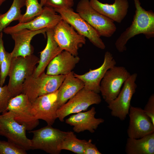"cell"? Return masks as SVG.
<instances>
[{
	"label": "cell",
	"mask_w": 154,
	"mask_h": 154,
	"mask_svg": "<svg viewBox=\"0 0 154 154\" xmlns=\"http://www.w3.org/2000/svg\"><path fill=\"white\" fill-rule=\"evenodd\" d=\"M133 1L136 10L132 23L121 34L115 43L116 48L119 52L126 51L127 42L137 35L143 34L148 39L154 37V12L143 8L140 0Z\"/></svg>",
	"instance_id": "1"
},
{
	"label": "cell",
	"mask_w": 154,
	"mask_h": 154,
	"mask_svg": "<svg viewBox=\"0 0 154 154\" xmlns=\"http://www.w3.org/2000/svg\"><path fill=\"white\" fill-rule=\"evenodd\" d=\"M39 58L33 54L25 57H13L8 76V89L12 96L22 93L25 79L33 74Z\"/></svg>",
	"instance_id": "2"
},
{
	"label": "cell",
	"mask_w": 154,
	"mask_h": 154,
	"mask_svg": "<svg viewBox=\"0 0 154 154\" xmlns=\"http://www.w3.org/2000/svg\"><path fill=\"white\" fill-rule=\"evenodd\" d=\"M66 75H51L44 72L37 77L32 75L25 80L22 93L26 95L32 102L39 96L58 90Z\"/></svg>",
	"instance_id": "3"
},
{
	"label": "cell",
	"mask_w": 154,
	"mask_h": 154,
	"mask_svg": "<svg viewBox=\"0 0 154 154\" xmlns=\"http://www.w3.org/2000/svg\"><path fill=\"white\" fill-rule=\"evenodd\" d=\"M76 11L101 37L110 38L116 31L114 21L94 9L89 0H80L76 6Z\"/></svg>",
	"instance_id": "4"
},
{
	"label": "cell",
	"mask_w": 154,
	"mask_h": 154,
	"mask_svg": "<svg viewBox=\"0 0 154 154\" xmlns=\"http://www.w3.org/2000/svg\"><path fill=\"white\" fill-rule=\"evenodd\" d=\"M33 136L31 141V149H40L50 154H59V144L69 131H62L47 125L40 129L30 131Z\"/></svg>",
	"instance_id": "5"
},
{
	"label": "cell",
	"mask_w": 154,
	"mask_h": 154,
	"mask_svg": "<svg viewBox=\"0 0 154 154\" xmlns=\"http://www.w3.org/2000/svg\"><path fill=\"white\" fill-rule=\"evenodd\" d=\"M130 75L122 66H115L106 71L101 81L100 90L108 104L117 97L123 85Z\"/></svg>",
	"instance_id": "6"
},
{
	"label": "cell",
	"mask_w": 154,
	"mask_h": 154,
	"mask_svg": "<svg viewBox=\"0 0 154 154\" xmlns=\"http://www.w3.org/2000/svg\"><path fill=\"white\" fill-rule=\"evenodd\" d=\"M26 130L24 125L15 120L12 112L7 111L0 115V135L27 151L31 149V141L27 137Z\"/></svg>",
	"instance_id": "7"
},
{
	"label": "cell",
	"mask_w": 154,
	"mask_h": 154,
	"mask_svg": "<svg viewBox=\"0 0 154 154\" xmlns=\"http://www.w3.org/2000/svg\"><path fill=\"white\" fill-rule=\"evenodd\" d=\"M53 30L54 38L60 48L74 56H78L79 49L86 44V38L63 19Z\"/></svg>",
	"instance_id": "8"
},
{
	"label": "cell",
	"mask_w": 154,
	"mask_h": 154,
	"mask_svg": "<svg viewBox=\"0 0 154 154\" xmlns=\"http://www.w3.org/2000/svg\"><path fill=\"white\" fill-rule=\"evenodd\" d=\"M54 10L79 34L87 38L97 47L102 50L105 48V45L97 32L72 8Z\"/></svg>",
	"instance_id": "9"
},
{
	"label": "cell",
	"mask_w": 154,
	"mask_h": 154,
	"mask_svg": "<svg viewBox=\"0 0 154 154\" xmlns=\"http://www.w3.org/2000/svg\"><path fill=\"white\" fill-rule=\"evenodd\" d=\"M101 101L98 93L84 88L58 108L57 118L60 121H64L68 116L85 110L92 105L100 104Z\"/></svg>",
	"instance_id": "10"
},
{
	"label": "cell",
	"mask_w": 154,
	"mask_h": 154,
	"mask_svg": "<svg viewBox=\"0 0 154 154\" xmlns=\"http://www.w3.org/2000/svg\"><path fill=\"white\" fill-rule=\"evenodd\" d=\"M137 76L136 73L131 74L124 83L117 97L108 104V107L111 110L112 116L122 121L126 118L129 114L132 98L137 87L135 83Z\"/></svg>",
	"instance_id": "11"
},
{
	"label": "cell",
	"mask_w": 154,
	"mask_h": 154,
	"mask_svg": "<svg viewBox=\"0 0 154 154\" xmlns=\"http://www.w3.org/2000/svg\"><path fill=\"white\" fill-rule=\"evenodd\" d=\"M62 20L61 16L57 14L54 9L44 6L42 13L33 19L26 23H19L15 25L7 27L3 31L10 35L23 29L33 31L45 28L53 29Z\"/></svg>",
	"instance_id": "12"
},
{
	"label": "cell",
	"mask_w": 154,
	"mask_h": 154,
	"mask_svg": "<svg viewBox=\"0 0 154 154\" xmlns=\"http://www.w3.org/2000/svg\"><path fill=\"white\" fill-rule=\"evenodd\" d=\"M7 111L13 113L15 120L24 125L27 130L31 131L39 124L31 112V102L25 94L21 93L12 97L10 100Z\"/></svg>",
	"instance_id": "13"
},
{
	"label": "cell",
	"mask_w": 154,
	"mask_h": 154,
	"mask_svg": "<svg viewBox=\"0 0 154 154\" xmlns=\"http://www.w3.org/2000/svg\"><path fill=\"white\" fill-rule=\"evenodd\" d=\"M58 99V90L37 98L31 102V112L35 118L52 125L57 118Z\"/></svg>",
	"instance_id": "14"
},
{
	"label": "cell",
	"mask_w": 154,
	"mask_h": 154,
	"mask_svg": "<svg viewBox=\"0 0 154 154\" xmlns=\"http://www.w3.org/2000/svg\"><path fill=\"white\" fill-rule=\"evenodd\" d=\"M128 114V137L139 139L154 133V125L143 109L131 106Z\"/></svg>",
	"instance_id": "15"
},
{
	"label": "cell",
	"mask_w": 154,
	"mask_h": 154,
	"mask_svg": "<svg viewBox=\"0 0 154 154\" xmlns=\"http://www.w3.org/2000/svg\"><path fill=\"white\" fill-rule=\"evenodd\" d=\"M116 64L112 54L107 51L104 54V62L100 67L93 70L90 69L89 72L83 74L74 73V75L83 82L84 89L99 94L100 92V83L106 72Z\"/></svg>",
	"instance_id": "16"
},
{
	"label": "cell",
	"mask_w": 154,
	"mask_h": 154,
	"mask_svg": "<svg viewBox=\"0 0 154 154\" xmlns=\"http://www.w3.org/2000/svg\"><path fill=\"white\" fill-rule=\"evenodd\" d=\"M96 113L95 108L93 107L86 112L72 115L65 120V123L73 126V130L76 133L88 130L93 133L99 125L104 121L102 118H96Z\"/></svg>",
	"instance_id": "17"
},
{
	"label": "cell",
	"mask_w": 154,
	"mask_h": 154,
	"mask_svg": "<svg viewBox=\"0 0 154 154\" xmlns=\"http://www.w3.org/2000/svg\"><path fill=\"white\" fill-rule=\"evenodd\" d=\"M48 29L45 28L36 31L23 29L11 34L15 42V45L11 52L13 57H25L33 54V48L31 42L36 35L44 34Z\"/></svg>",
	"instance_id": "18"
},
{
	"label": "cell",
	"mask_w": 154,
	"mask_h": 154,
	"mask_svg": "<svg viewBox=\"0 0 154 154\" xmlns=\"http://www.w3.org/2000/svg\"><path fill=\"white\" fill-rule=\"evenodd\" d=\"M92 7L97 11L114 22L121 23L127 15L129 8L127 0H114L112 4L103 3L98 0H89Z\"/></svg>",
	"instance_id": "19"
},
{
	"label": "cell",
	"mask_w": 154,
	"mask_h": 154,
	"mask_svg": "<svg viewBox=\"0 0 154 154\" xmlns=\"http://www.w3.org/2000/svg\"><path fill=\"white\" fill-rule=\"evenodd\" d=\"M80 60L78 56L63 50L49 63L46 74L51 75H66L72 71Z\"/></svg>",
	"instance_id": "20"
},
{
	"label": "cell",
	"mask_w": 154,
	"mask_h": 154,
	"mask_svg": "<svg viewBox=\"0 0 154 154\" xmlns=\"http://www.w3.org/2000/svg\"><path fill=\"white\" fill-rule=\"evenodd\" d=\"M46 33L47 37L46 44L44 50L40 52L38 64L32 74L35 77L39 76L44 72L50 62L63 51L54 38L53 29H48Z\"/></svg>",
	"instance_id": "21"
},
{
	"label": "cell",
	"mask_w": 154,
	"mask_h": 154,
	"mask_svg": "<svg viewBox=\"0 0 154 154\" xmlns=\"http://www.w3.org/2000/svg\"><path fill=\"white\" fill-rule=\"evenodd\" d=\"M74 73V72L72 71L66 75L63 81L58 90V108L84 87L83 82L75 77Z\"/></svg>",
	"instance_id": "22"
},
{
	"label": "cell",
	"mask_w": 154,
	"mask_h": 154,
	"mask_svg": "<svg viewBox=\"0 0 154 154\" xmlns=\"http://www.w3.org/2000/svg\"><path fill=\"white\" fill-rule=\"evenodd\" d=\"M125 151L127 154H154V133L139 139L128 137Z\"/></svg>",
	"instance_id": "23"
},
{
	"label": "cell",
	"mask_w": 154,
	"mask_h": 154,
	"mask_svg": "<svg viewBox=\"0 0 154 154\" xmlns=\"http://www.w3.org/2000/svg\"><path fill=\"white\" fill-rule=\"evenodd\" d=\"M26 0H13L9 10L5 13L0 14V33L12 21H19L23 14L21 9L25 5Z\"/></svg>",
	"instance_id": "24"
},
{
	"label": "cell",
	"mask_w": 154,
	"mask_h": 154,
	"mask_svg": "<svg viewBox=\"0 0 154 154\" xmlns=\"http://www.w3.org/2000/svg\"><path fill=\"white\" fill-rule=\"evenodd\" d=\"M86 141L77 138L73 132L70 131L62 141L58 147L62 150L70 151L77 154H83L84 145Z\"/></svg>",
	"instance_id": "25"
},
{
	"label": "cell",
	"mask_w": 154,
	"mask_h": 154,
	"mask_svg": "<svg viewBox=\"0 0 154 154\" xmlns=\"http://www.w3.org/2000/svg\"><path fill=\"white\" fill-rule=\"evenodd\" d=\"M26 9L25 13L19 21V23L29 22L40 15L42 12L43 7L38 0H26Z\"/></svg>",
	"instance_id": "26"
},
{
	"label": "cell",
	"mask_w": 154,
	"mask_h": 154,
	"mask_svg": "<svg viewBox=\"0 0 154 154\" xmlns=\"http://www.w3.org/2000/svg\"><path fill=\"white\" fill-rule=\"evenodd\" d=\"M26 151L21 146L8 141L0 140V154H26Z\"/></svg>",
	"instance_id": "27"
},
{
	"label": "cell",
	"mask_w": 154,
	"mask_h": 154,
	"mask_svg": "<svg viewBox=\"0 0 154 154\" xmlns=\"http://www.w3.org/2000/svg\"><path fill=\"white\" fill-rule=\"evenodd\" d=\"M13 58L11 52H7L5 57L0 65V86H3L8 75Z\"/></svg>",
	"instance_id": "28"
},
{
	"label": "cell",
	"mask_w": 154,
	"mask_h": 154,
	"mask_svg": "<svg viewBox=\"0 0 154 154\" xmlns=\"http://www.w3.org/2000/svg\"><path fill=\"white\" fill-rule=\"evenodd\" d=\"M7 86H0V113L7 111V107L10 100L12 98Z\"/></svg>",
	"instance_id": "29"
},
{
	"label": "cell",
	"mask_w": 154,
	"mask_h": 154,
	"mask_svg": "<svg viewBox=\"0 0 154 154\" xmlns=\"http://www.w3.org/2000/svg\"><path fill=\"white\" fill-rule=\"evenodd\" d=\"M74 5L71 0H46L44 6L54 9L72 8Z\"/></svg>",
	"instance_id": "30"
},
{
	"label": "cell",
	"mask_w": 154,
	"mask_h": 154,
	"mask_svg": "<svg viewBox=\"0 0 154 154\" xmlns=\"http://www.w3.org/2000/svg\"><path fill=\"white\" fill-rule=\"evenodd\" d=\"M143 110L149 117L154 125V94H152L149 97Z\"/></svg>",
	"instance_id": "31"
},
{
	"label": "cell",
	"mask_w": 154,
	"mask_h": 154,
	"mask_svg": "<svg viewBox=\"0 0 154 154\" xmlns=\"http://www.w3.org/2000/svg\"><path fill=\"white\" fill-rule=\"evenodd\" d=\"M96 145L92 143L91 139L86 142L84 148L83 154H101Z\"/></svg>",
	"instance_id": "32"
},
{
	"label": "cell",
	"mask_w": 154,
	"mask_h": 154,
	"mask_svg": "<svg viewBox=\"0 0 154 154\" xmlns=\"http://www.w3.org/2000/svg\"><path fill=\"white\" fill-rule=\"evenodd\" d=\"M6 52L4 47L3 39V33L1 32L0 33V65L4 59Z\"/></svg>",
	"instance_id": "33"
},
{
	"label": "cell",
	"mask_w": 154,
	"mask_h": 154,
	"mask_svg": "<svg viewBox=\"0 0 154 154\" xmlns=\"http://www.w3.org/2000/svg\"><path fill=\"white\" fill-rule=\"evenodd\" d=\"M46 0H40V3L42 7H44Z\"/></svg>",
	"instance_id": "34"
},
{
	"label": "cell",
	"mask_w": 154,
	"mask_h": 154,
	"mask_svg": "<svg viewBox=\"0 0 154 154\" xmlns=\"http://www.w3.org/2000/svg\"><path fill=\"white\" fill-rule=\"evenodd\" d=\"M6 1V0H0V6Z\"/></svg>",
	"instance_id": "35"
},
{
	"label": "cell",
	"mask_w": 154,
	"mask_h": 154,
	"mask_svg": "<svg viewBox=\"0 0 154 154\" xmlns=\"http://www.w3.org/2000/svg\"><path fill=\"white\" fill-rule=\"evenodd\" d=\"M72 0V1H73L74 0Z\"/></svg>",
	"instance_id": "36"
}]
</instances>
